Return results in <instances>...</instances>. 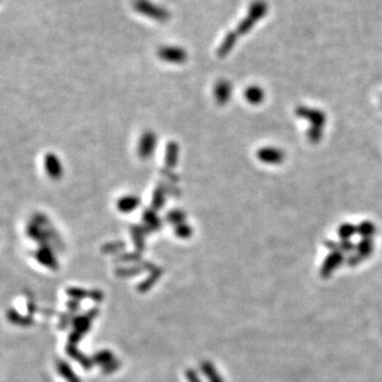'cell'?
I'll return each instance as SVG.
<instances>
[{"label":"cell","instance_id":"obj_1","mask_svg":"<svg viewBox=\"0 0 382 382\" xmlns=\"http://www.w3.org/2000/svg\"><path fill=\"white\" fill-rule=\"evenodd\" d=\"M134 10L157 21H166L170 18V13L165 7L159 6L149 0H136L134 2Z\"/></svg>","mask_w":382,"mask_h":382},{"label":"cell","instance_id":"obj_2","mask_svg":"<svg viewBox=\"0 0 382 382\" xmlns=\"http://www.w3.org/2000/svg\"><path fill=\"white\" fill-rule=\"evenodd\" d=\"M159 58L163 59L164 61L171 62V63H182L184 62L187 58L186 52L180 47H173V46H167L159 49L158 51Z\"/></svg>","mask_w":382,"mask_h":382},{"label":"cell","instance_id":"obj_3","mask_svg":"<svg viewBox=\"0 0 382 382\" xmlns=\"http://www.w3.org/2000/svg\"><path fill=\"white\" fill-rule=\"evenodd\" d=\"M59 371L62 373V375L66 379H68L70 382H79V379L76 378V376L74 375V372L71 371V369L66 363L64 362L59 363Z\"/></svg>","mask_w":382,"mask_h":382},{"label":"cell","instance_id":"obj_4","mask_svg":"<svg viewBox=\"0 0 382 382\" xmlns=\"http://www.w3.org/2000/svg\"><path fill=\"white\" fill-rule=\"evenodd\" d=\"M110 359H111V354L107 352V350H103V352H100L97 356H96V361L98 362L106 363V362H109Z\"/></svg>","mask_w":382,"mask_h":382},{"label":"cell","instance_id":"obj_5","mask_svg":"<svg viewBox=\"0 0 382 382\" xmlns=\"http://www.w3.org/2000/svg\"><path fill=\"white\" fill-rule=\"evenodd\" d=\"M67 292L69 295H71L75 298H83V296L85 295V291L81 289H71V290H68Z\"/></svg>","mask_w":382,"mask_h":382},{"label":"cell","instance_id":"obj_6","mask_svg":"<svg viewBox=\"0 0 382 382\" xmlns=\"http://www.w3.org/2000/svg\"><path fill=\"white\" fill-rule=\"evenodd\" d=\"M186 376H187V378L189 379L190 382H200V379L197 378V376L195 375V373L192 370H189L186 373Z\"/></svg>","mask_w":382,"mask_h":382}]
</instances>
